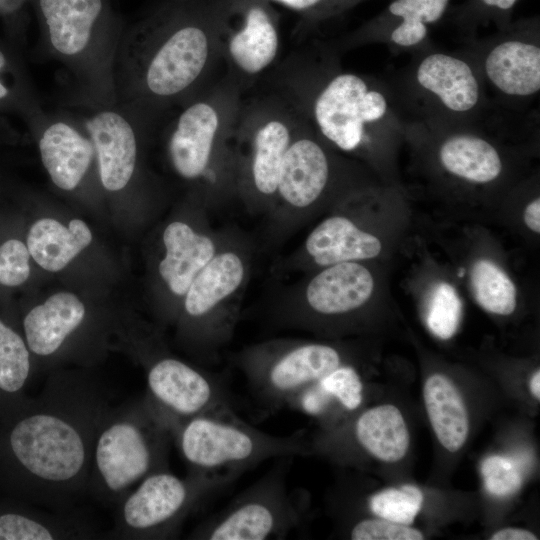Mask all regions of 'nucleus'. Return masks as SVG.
Returning a JSON list of instances; mask_svg holds the SVG:
<instances>
[{"instance_id": "72a5a7b5", "label": "nucleus", "mask_w": 540, "mask_h": 540, "mask_svg": "<svg viewBox=\"0 0 540 540\" xmlns=\"http://www.w3.org/2000/svg\"><path fill=\"white\" fill-rule=\"evenodd\" d=\"M462 301L456 289L449 283L440 282L431 294L426 323L438 338L450 339L457 331L462 316Z\"/></svg>"}, {"instance_id": "79ce46f5", "label": "nucleus", "mask_w": 540, "mask_h": 540, "mask_svg": "<svg viewBox=\"0 0 540 540\" xmlns=\"http://www.w3.org/2000/svg\"><path fill=\"white\" fill-rule=\"evenodd\" d=\"M530 391L537 399L540 398V371L534 372L529 383Z\"/></svg>"}, {"instance_id": "7ed1b4c3", "label": "nucleus", "mask_w": 540, "mask_h": 540, "mask_svg": "<svg viewBox=\"0 0 540 540\" xmlns=\"http://www.w3.org/2000/svg\"><path fill=\"white\" fill-rule=\"evenodd\" d=\"M220 62L211 0H165L124 29L116 103L165 119L214 81Z\"/></svg>"}, {"instance_id": "5701e85b", "label": "nucleus", "mask_w": 540, "mask_h": 540, "mask_svg": "<svg viewBox=\"0 0 540 540\" xmlns=\"http://www.w3.org/2000/svg\"><path fill=\"white\" fill-rule=\"evenodd\" d=\"M303 248L312 263L322 268L341 262L375 259L383 251V242L347 216L332 215L312 229Z\"/></svg>"}, {"instance_id": "f03ea898", "label": "nucleus", "mask_w": 540, "mask_h": 540, "mask_svg": "<svg viewBox=\"0 0 540 540\" xmlns=\"http://www.w3.org/2000/svg\"><path fill=\"white\" fill-rule=\"evenodd\" d=\"M103 385L83 373H55L10 425L7 449L27 496L68 512L88 494L97 428L110 407Z\"/></svg>"}, {"instance_id": "412c9836", "label": "nucleus", "mask_w": 540, "mask_h": 540, "mask_svg": "<svg viewBox=\"0 0 540 540\" xmlns=\"http://www.w3.org/2000/svg\"><path fill=\"white\" fill-rule=\"evenodd\" d=\"M376 279L358 261L341 262L320 268L307 282L302 302L285 315L292 325H304L313 316L334 318L362 308L373 296Z\"/></svg>"}, {"instance_id": "cd10ccee", "label": "nucleus", "mask_w": 540, "mask_h": 540, "mask_svg": "<svg viewBox=\"0 0 540 540\" xmlns=\"http://www.w3.org/2000/svg\"><path fill=\"white\" fill-rule=\"evenodd\" d=\"M353 433L359 446L381 461H399L409 447L405 420L399 409L390 404L364 411L356 419Z\"/></svg>"}, {"instance_id": "c756f323", "label": "nucleus", "mask_w": 540, "mask_h": 540, "mask_svg": "<svg viewBox=\"0 0 540 540\" xmlns=\"http://www.w3.org/2000/svg\"><path fill=\"white\" fill-rule=\"evenodd\" d=\"M521 0H464L452 5L445 18L462 42L479 36L481 29L493 26L502 29L513 20Z\"/></svg>"}, {"instance_id": "ddd939ff", "label": "nucleus", "mask_w": 540, "mask_h": 540, "mask_svg": "<svg viewBox=\"0 0 540 540\" xmlns=\"http://www.w3.org/2000/svg\"><path fill=\"white\" fill-rule=\"evenodd\" d=\"M463 43L461 50L476 65L492 102L510 113L525 112L540 92L539 16L512 20Z\"/></svg>"}, {"instance_id": "6ab92c4d", "label": "nucleus", "mask_w": 540, "mask_h": 540, "mask_svg": "<svg viewBox=\"0 0 540 540\" xmlns=\"http://www.w3.org/2000/svg\"><path fill=\"white\" fill-rule=\"evenodd\" d=\"M453 0H390L377 15L330 45L339 53L372 44L392 54L414 51L432 42L430 31L444 20Z\"/></svg>"}, {"instance_id": "e433bc0d", "label": "nucleus", "mask_w": 540, "mask_h": 540, "mask_svg": "<svg viewBox=\"0 0 540 540\" xmlns=\"http://www.w3.org/2000/svg\"><path fill=\"white\" fill-rule=\"evenodd\" d=\"M30 254L18 239H9L0 246V284L15 287L30 275Z\"/></svg>"}, {"instance_id": "a211bd4d", "label": "nucleus", "mask_w": 540, "mask_h": 540, "mask_svg": "<svg viewBox=\"0 0 540 540\" xmlns=\"http://www.w3.org/2000/svg\"><path fill=\"white\" fill-rule=\"evenodd\" d=\"M77 109L94 145L101 186L112 193L125 190L137 173L144 140L164 120L118 103Z\"/></svg>"}, {"instance_id": "2f4dec72", "label": "nucleus", "mask_w": 540, "mask_h": 540, "mask_svg": "<svg viewBox=\"0 0 540 540\" xmlns=\"http://www.w3.org/2000/svg\"><path fill=\"white\" fill-rule=\"evenodd\" d=\"M30 350L26 341L0 320V394H20L31 373Z\"/></svg>"}, {"instance_id": "f8f14e48", "label": "nucleus", "mask_w": 540, "mask_h": 540, "mask_svg": "<svg viewBox=\"0 0 540 540\" xmlns=\"http://www.w3.org/2000/svg\"><path fill=\"white\" fill-rule=\"evenodd\" d=\"M293 457H280L265 475L251 484L218 513L190 534L201 540L284 539L302 523L305 496L288 485Z\"/></svg>"}, {"instance_id": "c85d7f7f", "label": "nucleus", "mask_w": 540, "mask_h": 540, "mask_svg": "<svg viewBox=\"0 0 540 540\" xmlns=\"http://www.w3.org/2000/svg\"><path fill=\"white\" fill-rule=\"evenodd\" d=\"M363 400V384L352 366L341 365L293 396L285 407L312 417H322L334 402L347 411Z\"/></svg>"}, {"instance_id": "aec40b11", "label": "nucleus", "mask_w": 540, "mask_h": 540, "mask_svg": "<svg viewBox=\"0 0 540 540\" xmlns=\"http://www.w3.org/2000/svg\"><path fill=\"white\" fill-rule=\"evenodd\" d=\"M41 162L52 183L63 191L76 190L96 161L94 145L81 118L66 110H43L31 120Z\"/></svg>"}, {"instance_id": "39448f33", "label": "nucleus", "mask_w": 540, "mask_h": 540, "mask_svg": "<svg viewBox=\"0 0 540 540\" xmlns=\"http://www.w3.org/2000/svg\"><path fill=\"white\" fill-rule=\"evenodd\" d=\"M43 46L68 73L73 107L116 103L115 64L124 25L110 0H37Z\"/></svg>"}, {"instance_id": "58836bf2", "label": "nucleus", "mask_w": 540, "mask_h": 540, "mask_svg": "<svg viewBox=\"0 0 540 540\" xmlns=\"http://www.w3.org/2000/svg\"><path fill=\"white\" fill-rule=\"evenodd\" d=\"M523 220L528 229L540 233V198L535 196L525 206Z\"/></svg>"}, {"instance_id": "a878e982", "label": "nucleus", "mask_w": 540, "mask_h": 540, "mask_svg": "<svg viewBox=\"0 0 540 540\" xmlns=\"http://www.w3.org/2000/svg\"><path fill=\"white\" fill-rule=\"evenodd\" d=\"M427 414L440 443L456 452L465 443L469 419L463 399L454 384L442 374H433L425 382Z\"/></svg>"}, {"instance_id": "f3484780", "label": "nucleus", "mask_w": 540, "mask_h": 540, "mask_svg": "<svg viewBox=\"0 0 540 540\" xmlns=\"http://www.w3.org/2000/svg\"><path fill=\"white\" fill-rule=\"evenodd\" d=\"M247 264L232 250H221L200 270L184 295L187 336L195 352L214 360L230 337L236 314L228 302L246 279Z\"/></svg>"}, {"instance_id": "f704fd0d", "label": "nucleus", "mask_w": 540, "mask_h": 540, "mask_svg": "<svg viewBox=\"0 0 540 540\" xmlns=\"http://www.w3.org/2000/svg\"><path fill=\"white\" fill-rule=\"evenodd\" d=\"M481 474L486 490L494 496L505 497L517 492L522 484V475L511 458L492 455L483 460Z\"/></svg>"}, {"instance_id": "4468645a", "label": "nucleus", "mask_w": 540, "mask_h": 540, "mask_svg": "<svg viewBox=\"0 0 540 540\" xmlns=\"http://www.w3.org/2000/svg\"><path fill=\"white\" fill-rule=\"evenodd\" d=\"M341 352L318 342L273 340L244 349L234 362L252 396L268 410L285 407L300 391L342 365Z\"/></svg>"}, {"instance_id": "20e7f679", "label": "nucleus", "mask_w": 540, "mask_h": 540, "mask_svg": "<svg viewBox=\"0 0 540 540\" xmlns=\"http://www.w3.org/2000/svg\"><path fill=\"white\" fill-rule=\"evenodd\" d=\"M244 95L224 74L174 108L160 126L173 172L212 198L237 193L235 131Z\"/></svg>"}, {"instance_id": "2eb2a0df", "label": "nucleus", "mask_w": 540, "mask_h": 540, "mask_svg": "<svg viewBox=\"0 0 540 540\" xmlns=\"http://www.w3.org/2000/svg\"><path fill=\"white\" fill-rule=\"evenodd\" d=\"M225 74L246 94L277 64L279 18L266 0H211Z\"/></svg>"}, {"instance_id": "7c9ffc66", "label": "nucleus", "mask_w": 540, "mask_h": 540, "mask_svg": "<svg viewBox=\"0 0 540 540\" xmlns=\"http://www.w3.org/2000/svg\"><path fill=\"white\" fill-rule=\"evenodd\" d=\"M470 282L477 303L487 312L510 315L517 306V289L496 263L479 259L470 269Z\"/></svg>"}, {"instance_id": "1a4fd4ad", "label": "nucleus", "mask_w": 540, "mask_h": 540, "mask_svg": "<svg viewBox=\"0 0 540 540\" xmlns=\"http://www.w3.org/2000/svg\"><path fill=\"white\" fill-rule=\"evenodd\" d=\"M167 422L189 471L241 475L268 459L305 455L308 449L300 433H265L242 421L233 410Z\"/></svg>"}, {"instance_id": "393cba45", "label": "nucleus", "mask_w": 540, "mask_h": 540, "mask_svg": "<svg viewBox=\"0 0 540 540\" xmlns=\"http://www.w3.org/2000/svg\"><path fill=\"white\" fill-rule=\"evenodd\" d=\"M27 249L44 270L57 272L65 268L92 241L88 225L73 219L66 227L52 218L35 221L27 234Z\"/></svg>"}, {"instance_id": "4be33fe9", "label": "nucleus", "mask_w": 540, "mask_h": 540, "mask_svg": "<svg viewBox=\"0 0 540 540\" xmlns=\"http://www.w3.org/2000/svg\"><path fill=\"white\" fill-rule=\"evenodd\" d=\"M86 317V307L75 294L58 292L49 296L31 308L23 319L30 352L39 358L53 359L77 334Z\"/></svg>"}, {"instance_id": "a19ab883", "label": "nucleus", "mask_w": 540, "mask_h": 540, "mask_svg": "<svg viewBox=\"0 0 540 540\" xmlns=\"http://www.w3.org/2000/svg\"><path fill=\"white\" fill-rule=\"evenodd\" d=\"M8 59L4 50L0 49V73L7 67ZM12 90L0 80V101L12 96Z\"/></svg>"}, {"instance_id": "423d86ee", "label": "nucleus", "mask_w": 540, "mask_h": 540, "mask_svg": "<svg viewBox=\"0 0 540 540\" xmlns=\"http://www.w3.org/2000/svg\"><path fill=\"white\" fill-rule=\"evenodd\" d=\"M387 80L405 121L478 124L509 113L492 102L461 49L446 51L431 42L412 51L410 61Z\"/></svg>"}, {"instance_id": "c9c22d12", "label": "nucleus", "mask_w": 540, "mask_h": 540, "mask_svg": "<svg viewBox=\"0 0 540 540\" xmlns=\"http://www.w3.org/2000/svg\"><path fill=\"white\" fill-rule=\"evenodd\" d=\"M297 13L305 24L314 26L342 16L366 0H266Z\"/></svg>"}, {"instance_id": "9d476101", "label": "nucleus", "mask_w": 540, "mask_h": 540, "mask_svg": "<svg viewBox=\"0 0 540 540\" xmlns=\"http://www.w3.org/2000/svg\"><path fill=\"white\" fill-rule=\"evenodd\" d=\"M300 114L266 89L243 97L235 131L237 193L257 204H275L280 171Z\"/></svg>"}, {"instance_id": "9b49d317", "label": "nucleus", "mask_w": 540, "mask_h": 540, "mask_svg": "<svg viewBox=\"0 0 540 540\" xmlns=\"http://www.w3.org/2000/svg\"><path fill=\"white\" fill-rule=\"evenodd\" d=\"M240 474L189 471L179 477L167 470L154 472L117 504L110 532L119 539L175 538L186 518L208 498L224 490Z\"/></svg>"}, {"instance_id": "4c0bfd02", "label": "nucleus", "mask_w": 540, "mask_h": 540, "mask_svg": "<svg viewBox=\"0 0 540 540\" xmlns=\"http://www.w3.org/2000/svg\"><path fill=\"white\" fill-rule=\"evenodd\" d=\"M353 540H422L423 534L408 525L386 519H364L356 523L350 532Z\"/></svg>"}, {"instance_id": "bb28decb", "label": "nucleus", "mask_w": 540, "mask_h": 540, "mask_svg": "<svg viewBox=\"0 0 540 540\" xmlns=\"http://www.w3.org/2000/svg\"><path fill=\"white\" fill-rule=\"evenodd\" d=\"M94 535L92 526L72 511L0 514V540L89 539Z\"/></svg>"}, {"instance_id": "f257e3e1", "label": "nucleus", "mask_w": 540, "mask_h": 540, "mask_svg": "<svg viewBox=\"0 0 540 540\" xmlns=\"http://www.w3.org/2000/svg\"><path fill=\"white\" fill-rule=\"evenodd\" d=\"M264 80L333 150L393 179L405 119L387 78L345 70L330 44L316 42L291 53Z\"/></svg>"}, {"instance_id": "ea45409f", "label": "nucleus", "mask_w": 540, "mask_h": 540, "mask_svg": "<svg viewBox=\"0 0 540 540\" xmlns=\"http://www.w3.org/2000/svg\"><path fill=\"white\" fill-rule=\"evenodd\" d=\"M537 536L525 529L521 528H504L491 537V540H537Z\"/></svg>"}, {"instance_id": "b1692460", "label": "nucleus", "mask_w": 540, "mask_h": 540, "mask_svg": "<svg viewBox=\"0 0 540 540\" xmlns=\"http://www.w3.org/2000/svg\"><path fill=\"white\" fill-rule=\"evenodd\" d=\"M162 238L165 255L159 274L173 294L184 297L193 279L217 253V244L213 237L182 221L168 224Z\"/></svg>"}, {"instance_id": "dca6fc26", "label": "nucleus", "mask_w": 540, "mask_h": 540, "mask_svg": "<svg viewBox=\"0 0 540 540\" xmlns=\"http://www.w3.org/2000/svg\"><path fill=\"white\" fill-rule=\"evenodd\" d=\"M351 164L328 146L300 115L282 163L275 204L287 210L303 211L331 195L344 196L370 184Z\"/></svg>"}, {"instance_id": "473e14b6", "label": "nucleus", "mask_w": 540, "mask_h": 540, "mask_svg": "<svg viewBox=\"0 0 540 540\" xmlns=\"http://www.w3.org/2000/svg\"><path fill=\"white\" fill-rule=\"evenodd\" d=\"M423 503V494L414 485L389 488L374 494L369 500L371 511L382 519L395 523L411 524Z\"/></svg>"}, {"instance_id": "0eeeda50", "label": "nucleus", "mask_w": 540, "mask_h": 540, "mask_svg": "<svg viewBox=\"0 0 540 540\" xmlns=\"http://www.w3.org/2000/svg\"><path fill=\"white\" fill-rule=\"evenodd\" d=\"M172 441L166 418L146 395L110 406L95 434L88 493L118 504L146 476L168 469Z\"/></svg>"}, {"instance_id": "6e6552de", "label": "nucleus", "mask_w": 540, "mask_h": 540, "mask_svg": "<svg viewBox=\"0 0 540 540\" xmlns=\"http://www.w3.org/2000/svg\"><path fill=\"white\" fill-rule=\"evenodd\" d=\"M504 117L478 124L405 121L404 140L438 183L495 191L513 182L515 150L493 132Z\"/></svg>"}]
</instances>
